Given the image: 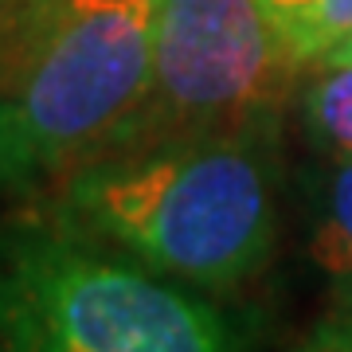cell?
Wrapping results in <instances>:
<instances>
[{
    "label": "cell",
    "instance_id": "obj_2",
    "mask_svg": "<svg viewBox=\"0 0 352 352\" xmlns=\"http://www.w3.org/2000/svg\"><path fill=\"white\" fill-rule=\"evenodd\" d=\"M0 352H243V340L192 286L71 219H12L0 223Z\"/></svg>",
    "mask_w": 352,
    "mask_h": 352
},
{
    "label": "cell",
    "instance_id": "obj_10",
    "mask_svg": "<svg viewBox=\"0 0 352 352\" xmlns=\"http://www.w3.org/2000/svg\"><path fill=\"white\" fill-rule=\"evenodd\" d=\"M352 63V36H344L340 43H333V47L321 55L314 63V71H329V67H349Z\"/></svg>",
    "mask_w": 352,
    "mask_h": 352
},
{
    "label": "cell",
    "instance_id": "obj_1",
    "mask_svg": "<svg viewBox=\"0 0 352 352\" xmlns=\"http://www.w3.org/2000/svg\"><path fill=\"white\" fill-rule=\"evenodd\" d=\"M67 219L184 286L227 289L274 251L266 126L118 145L67 176Z\"/></svg>",
    "mask_w": 352,
    "mask_h": 352
},
{
    "label": "cell",
    "instance_id": "obj_3",
    "mask_svg": "<svg viewBox=\"0 0 352 352\" xmlns=\"http://www.w3.org/2000/svg\"><path fill=\"white\" fill-rule=\"evenodd\" d=\"M149 78L153 0H47L0 82V184L36 188L110 149Z\"/></svg>",
    "mask_w": 352,
    "mask_h": 352
},
{
    "label": "cell",
    "instance_id": "obj_4",
    "mask_svg": "<svg viewBox=\"0 0 352 352\" xmlns=\"http://www.w3.org/2000/svg\"><path fill=\"white\" fill-rule=\"evenodd\" d=\"M298 71L266 0H153L149 98L110 149L266 126Z\"/></svg>",
    "mask_w": 352,
    "mask_h": 352
},
{
    "label": "cell",
    "instance_id": "obj_5",
    "mask_svg": "<svg viewBox=\"0 0 352 352\" xmlns=\"http://www.w3.org/2000/svg\"><path fill=\"white\" fill-rule=\"evenodd\" d=\"M309 254L325 278L333 317L352 321V157L344 153H337L317 188Z\"/></svg>",
    "mask_w": 352,
    "mask_h": 352
},
{
    "label": "cell",
    "instance_id": "obj_6",
    "mask_svg": "<svg viewBox=\"0 0 352 352\" xmlns=\"http://www.w3.org/2000/svg\"><path fill=\"white\" fill-rule=\"evenodd\" d=\"M298 67H314L333 43L352 36V0H266Z\"/></svg>",
    "mask_w": 352,
    "mask_h": 352
},
{
    "label": "cell",
    "instance_id": "obj_7",
    "mask_svg": "<svg viewBox=\"0 0 352 352\" xmlns=\"http://www.w3.org/2000/svg\"><path fill=\"white\" fill-rule=\"evenodd\" d=\"M305 118L329 149L352 157V63L317 71V82L305 94Z\"/></svg>",
    "mask_w": 352,
    "mask_h": 352
},
{
    "label": "cell",
    "instance_id": "obj_8",
    "mask_svg": "<svg viewBox=\"0 0 352 352\" xmlns=\"http://www.w3.org/2000/svg\"><path fill=\"white\" fill-rule=\"evenodd\" d=\"M43 8H47V0H0V82L8 78L12 63L20 59Z\"/></svg>",
    "mask_w": 352,
    "mask_h": 352
},
{
    "label": "cell",
    "instance_id": "obj_9",
    "mask_svg": "<svg viewBox=\"0 0 352 352\" xmlns=\"http://www.w3.org/2000/svg\"><path fill=\"white\" fill-rule=\"evenodd\" d=\"M302 352H352V321L333 317L329 325H321L314 337L305 340Z\"/></svg>",
    "mask_w": 352,
    "mask_h": 352
}]
</instances>
